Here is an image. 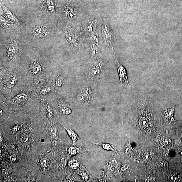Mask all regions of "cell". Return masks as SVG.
I'll use <instances>...</instances> for the list:
<instances>
[{"instance_id":"6da1fadb","label":"cell","mask_w":182,"mask_h":182,"mask_svg":"<svg viewBox=\"0 0 182 182\" xmlns=\"http://www.w3.org/2000/svg\"><path fill=\"white\" fill-rule=\"evenodd\" d=\"M55 18L45 15L39 16L26 24L22 29L25 41L35 45L48 44L57 35Z\"/></svg>"},{"instance_id":"7a4b0ae2","label":"cell","mask_w":182,"mask_h":182,"mask_svg":"<svg viewBox=\"0 0 182 182\" xmlns=\"http://www.w3.org/2000/svg\"><path fill=\"white\" fill-rule=\"evenodd\" d=\"M20 30L1 34V59L9 66L15 65L20 61L24 41Z\"/></svg>"},{"instance_id":"3957f363","label":"cell","mask_w":182,"mask_h":182,"mask_svg":"<svg viewBox=\"0 0 182 182\" xmlns=\"http://www.w3.org/2000/svg\"><path fill=\"white\" fill-rule=\"evenodd\" d=\"M109 63L102 59H94L87 69L85 76L88 81L96 83L106 71Z\"/></svg>"},{"instance_id":"277c9868","label":"cell","mask_w":182,"mask_h":182,"mask_svg":"<svg viewBox=\"0 0 182 182\" xmlns=\"http://www.w3.org/2000/svg\"><path fill=\"white\" fill-rule=\"evenodd\" d=\"M96 83L88 81L79 89L76 100L83 105L90 104L95 100L96 95Z\"/></svg>"},{"instance_id":"5b68a950","label":"cell","mask_w":182,"mask_h":182,"mask_svg":"<svg viewBox=\"0 0 182 182\" xmlns=\"http://www.w3.org/2000/svg\"><path fill=\"white\" fill-rule=\"evenodd\" d=\"M55 0H42L39 15H45L54 17L57 13Z\"/></svg>"},{"instance_id":"8992f818","label":"cell","mask_w":182,"mask_h":182,"mask_svg":"<svg viewBox=\"0 0 182 182\" xmlns=\"http://www.w3.org/2000/svg\"><path fill=\"white\" fill-rule=\"evenodd\" d=\"M102 41L104 44L111 50H113L114 36L108 23L105 21L102 27Z\"/></svg>"},{"instance_id":"52a82bcc","label":"cell","mask_w":182,"mask_h":182,"mask_svg":"<svg viewBox=\"0 0 182 182\" xmlns=\"http://www.w3.org/2000/svg\"><path fill=\"white\" fill-rule=\"evenodd\" d=\"M64 36L66 41L72 48L74 49L78 48V36L74 28H69L66 29L64 33Z\"/></svg>"},{"instance_id":"ba28073f","label":"cell","mask_w":182,"mask_h":182,"mask_svg":"<svg viewBox=\"0 0 182 182\" xmlns=\"http://www.w3.org/2000/svg\"><path fill=\"white\" fill-rule=\"evenodd\" d=\"M1 6L4 12L3 17L4 18L16 24L20 29H22L24 28L26 24L20 20L14 13L6 7L2 0H1Z\"/></svg>"},{"instance_id":"9c48e42d","label":"cell","mask_w":182,"mask_h":182,"mask_svg":"<svg viewBox=\"0 0 182 182\" xmlns=\"http://www.w3.org/2000/svg\"><path fill=\"white\" fill-rule=\"evenodd\" d=\"M61 14L63 17L69 21H73L76 18L77 12L73 6L68 5L62 6Z\"/></svg>"},{"instance_id":"30bf717a","label":"cell","mask_w":182,"mask_h":182,"mask_svg":"<svg viewBox=\"0 0 182 182\" xmlns=\"http://www.w3.org/2000/svg\"><path fill=\"white\" fill-rule=\"evenodd\" d=\"M113 52L114 57L117 62L118 74L121 84L124 86V87H130V86L128 81L127 71L124 66L118 61L117 58L115 57V52Z\"/></svg>"},{"instance_id":"8fae6325","label":"cell","mask_w":182,"mask_h":182,"mask_svg":"<svg viewBox=\"0 0 182 182\" xmlns=\"http://www.w3.org/2000/svg\"><path fill=\"white\" fill-rule=\"evenodd\" d=\"M175 107V106L167 107L162 112V119L165 123L170 124L175 122L174 116Z\"/></svg>"},{"instance_id":"7c38bea8","label":"cell","mask_w":182,"mask_h":182,"mask_svg":"<svg viewBox=\"0 0 182 182\" xmlns=\"http://www.w3.org/2000/svg\"><path fill=\"white\" fill-rule=\"evenodd\" d=\"M0 23L1 29L4 30L8 29L15 30L18 31L20 30V28L17 25L2 16H0Z\"/></svg>"},{"instance_id":"4fadbf2b","label":"cell","mask_w":182,"mask_h":182,"mask_svg":"<svg viewBox=\"0 0 182 182\" xmlns=\"http://www.w3.org/2000/svg\"><path fill=\"white\" fill-rule=\"evenodd\" d=\"M100 48L97 43H94L92 44L89 51L91 57L95 59L100 54Z\"/></svg>"},{"instance_id":"5bb4252c","label":"cell","mask_w":182,"mask_h":182,"mask_svg":"<svg viewBox=\"0 0 182 182\" xmlns=\"http://www.w3.org/2000/svg\"><path fill=\"white\" fill-rule=\"evenodd\" d=\"M88 142L100 146L103 148L105 150L111 151L118 153L117 147H116L114 145L111 144L106 143H95V142Z\"/></svg>"},{"instance_id":"9a60e30c","label":"cell","mask_w":182,"mask_h":182,"mask_svg":"<svg viewBox=\"0 0 182 182\" xmlns=\"http://www.w3.org/2000/svg\"><path fill=\"white\" fill-rule=\"evenodd\" d=\"M65 130L67 131L69 136L71 138L73 142V145H76V141L80 138L79 137L78 134L76 132L72 129L71 128H65Z\"/></svg>"},{"instance_id":"2e32d148","label":"cell","mask_w":182,"mask_h":182,"mask_svg":"<svg viewBox=\"0 0 182 182\" xmlns=\"http://www.w3.org/2000/svg\"><path fill=\"white\" fill-rule=\"evenodd\" d=\"M16 79L13 77H11L8 79L6 82V86L8 88H12L14 87L16 83Z\"/></svg>"},{"instance_id":"e0dca14e","label":"cell","mask_w":182,"mask_h":182,"mask_svg":"<svg viewBox=\"0 0 182 182\" xmlns=\"http://www.w3.org/2000/svg\"><path fill=\"white\" fill-rule=\"evenodd\" d=\"M69 166L72 169H76L79 166V163L76 160H72L69 163Z\"/></svg>"},{"instance_id":"ac0fdd59","label":"cell","mask_w":182,"mask_h":182,"mask_svg":"<svg viewBox=\"0 0 182 182\" xmlns=\"http://www.w3.org/2000/svg\"><path fill=\"white\" fill-rule=\"evenodd\" d=\"M61 112L63 114L68 115L71 113L72 111L70 108L67 107L63 106L61 109Z\"/></svg>"},{"instance_id":"d6986e66","label":"cell","mask_w":182,"mask_h":182,"mask_svg":"<svg viewBox=\"0 0 182 182\" xmlns=\"http://www.w3.org/2000/svg\"><path fill=\"white\" fill-rule=\"evenodd\" d=\"M69 153L72 155H74L77 153V149L74 147H71L69 149Z\"/></svg>"},{"instance_id":"ffe728a7","label":"cell","mask_w":182,"mask_h":182,"mask_svg":"<svg viewBox=\"0 0 182 182\" xmlns=\"http://www.w3.org/2000/svg\"><path fill=\"white\" fill-rule=\"evenodd\" d=\"M49 163L48 159L46 158H44L42 159L40 161V163L42 166L44 167H46L47 166Z\"/></svg>"},{"instance_id":"44dd1931","label":"cell","mask_w":182,"mask_h":182,"mask_svg":"<svg viewBox=\"0 0 182 182\" xmlns=\"http://www.w3.org/2000/svg\"><path fill=\"white\" fill-rule=\"evenodd\" d=\"M29 140V137L28 135H24L22 136L20 138V141L23 143H25Z\"/></svg>"},{"instance_id":"7402d4cb","label":"cell","mask_w":182,"mask_h":182,"mask_svg":"<svg viewBox=\"0 0 182 182\" xmlns=\"http://www.w3.org/2000/svg\"><path fill=\"white\" fill-rule=\"evenodd\" d=\"M63 82L64 78L61 77H59L56 82V85L58 87H61L63 84Z\"/></svg>"},{"instance_id":"603a6c76","label":"cell","mask_w":182,"mask_h":182,"mask_svg":"<svg viewBox=\"0 0 182 182\" xmlns=\"http://www.w3.org/2000/svg\"><path fill=\"white\" fill-rule=\"evenodd\" d=\"M51 134L53 138L55 139L58 138V133L57 130L55 129H52L51 132Z\"/></svg>"},{"instance_id":"cb8c5ba5","label":"cell","mask_w":182,"mask_h":182,"mask_svg":"<svg viewBox=\"0 0 182 182\" xmlns=\"http://www.w3.org/2000/svg\"><path fill=\"white\" fill-rule=\"evenodd\" d=\"M47 114L48 117L50 118L52 117L53 113L50 108H48L47 109Z\"/></svg>"},{"instance_id":"d4e9b609","label":"cell","mask_w":182,"mask_h":182,"mask_svg":"<svg viewBox=\"0 0 182 182\" xmlns=\"http://www.w3.org/2000/svg\"><path fill=\"white\" fill-rule=\"evenodd\" d=\"M20 126L18 125H17L13 127L12 128V131L13 132H15L16 131H17L18 130H19L20 128Z\"/></svg>"},{"instance_id":"484cf974","label":"cell","mask_w":182,"mask_h":182,"mask_svg":"<svg viewBox=\"0 0 182 182\" xmlns=\"http://www.w3.org/2000/svg\"><path fill=\"white\" fill-rule=\"evenodd\" d=\"M129 167L127 165H124L122 167V171H124L127 169H128Z\"/></svg>"},{"instance_id":"4316f807","label":"cell","mask_w":182,"mask_h":182,"mask_svg":"<svg viewBox=\"0 0 182 182\" xmlns=\"http://www.w3.org/2000/svg\"><path fill=\"white\" fill-rule=\"evenodd\" d=\"M2 173L4 175H8L9 173V172L7 170L4 169L2 170Z\"/></svg>"},{"instance_id":"83f0119b","label":"cell","mask_w":182,"mask_h":182,"mask_svg":"<svg viewBox=\"0 0 182 182\" xmlns=\"http://www.w3.org/2000/svg\"><path fill=\"white\" fill-rule=\"evenodd\" d=\"M11 160L13 161H15L16 159V157L14 155H12L11 157Z\"/></svg>"},{"instance_id":"f1b7e54d","label":"cell","mask_w":182,"mask_h":182,"mask_svg":"<svg viewBox=\"0 0 182 182\" xmlns=\"http://www.w3.org/2000/svg\"><path fill=\"white\" fill-rule=\"evenodd\" d=\"M2 137L1 136V142L2 141Z\"/></svg>"},{"instance_id":"f546056e","label":"cell","mask_w":182,"mask_h":182,"mask_svg":"<svg viewBox=\"0 0 182 182\" xmlns=\"http://www.w3.org/2000/svg\"><path fill=\"white\" fill-rule=\"evenodd\" d=\"M10 3H11V2H12L11 0H10Z\"/></svg>"},{"instance_id":"4dcf8cb0","label":"cell","mask_w":182,"mask_h":182,"mask_svg":"<svg viewBox=\"0 0 182 182\" xmlns=\"http://www.w3.org/2000/svg\"><path fill=\"white\" fill-rule=\"evenodd\" d=\"M82 1H84V0H82Z\"/></svg>"}]
</instances>
